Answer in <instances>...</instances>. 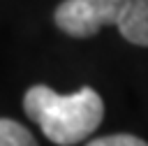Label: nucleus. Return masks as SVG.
<instances>
[{"label":"nucleus","mask_w":148,"mask_h":146,"mask_svg":"<svg viewBox=\"0 0 148 146\" xmlns=\"http://www.w3.org/2000/svg\"><path fill=\"white\" fill-rule=\"evenodd\" d=\"M23 111L53 144L72 146L99 127L104 102L88 86L69 95H60L49 86H32L23 95Z\"/></svg>","instance_id":"obj_1"},{"label":"nucleus","mask_w":148,"mask_h":146,"mask_svg":"<svg viewBox=\"0 0 148 146\" xmlns=\"http://www.w3.org/2000/svg\"><path fill=\"white\" fill-rule=\"evenodd\" d=\"M116 25L127 42L148 46V0H127Z\"/></svg>","instance_id":"obj_3"},{"label":"nucleus","mask_w":148,"mask_h":146,"mask_svg":"<svg viewBox=\"0 0 148 146\" xmlns=\"http://www.w3.org/2000/svg\"><path fill=\"white\" fill-rule=\"evenodd\" d=\"M127 0H65L56 9V25L72 37H90L104 25H116Z\"/></svg>","instance_id":"obj_2"},{"label":"nucleus","mask_w":148,"mask_h":146,"mask_svg":"<svg viewBox=\"0 0 148 146\" xmlns=\"http://www.w3.org/2000/svg\"><path fill=\"white\" fill-rule=\"evenodd\" d=\"M86 146H148V144L134 134H109V137L92 139Z\"/></svg>","instance_id":"obj_5"},{"label":"nucleus","mask_w":148,"mask_h":146,"mask_svg":"<svg viewBox=\"0 0 148 146\" xmlns=\"http://www.w3.org/2000/svg\"><path fill=\"white\" fill-rule=\"evenodd\" d=\"M0 146H37V141L21 123L0 118Z\"/></svg>","instance_id":"obj_4"}]
</instances>
